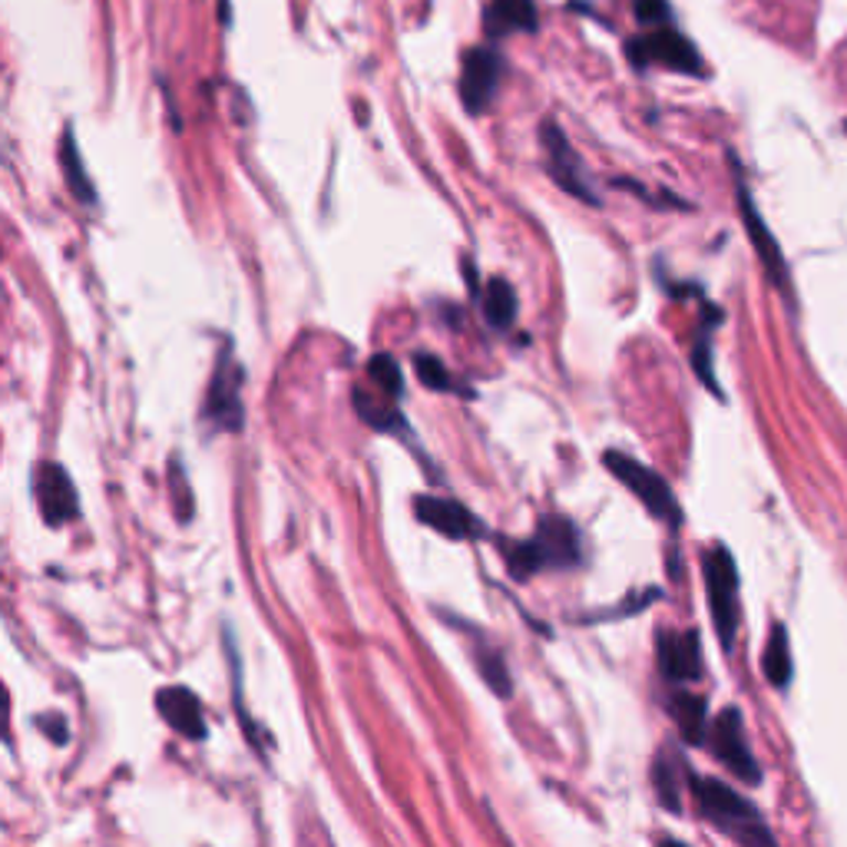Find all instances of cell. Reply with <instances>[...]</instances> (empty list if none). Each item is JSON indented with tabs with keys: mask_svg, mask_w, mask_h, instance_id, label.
I'll return each mask as SVG.
<instances>
[{
	"mask_svg": "<svg viewBox=\"0 0 847 847\" xmlns=\"http://www.w3.org/2000/svg\"><path fill=\"white\" fill-rule=\"evenodd\" d=\"M500 80H504V56L494 43H480V46L464 50L460 103L467 106L470 116H480L494 103V96L500 89Z\"/></svg>",
	"mask_w": 847,
	"mask_h": 847,
	"instance_id": "8992f818",
	"label": "cell"
},
{
	"mask_svg": "<svg viewBox=\"0 0 847 847\" xmlns=\"http://www.w3.org/2000/svg\"><path fill=\"white\" fill-rule=\"evenodd\" d=\"M739 209H742L745 232H749V239H752V245H755V255L762 258V265H765V272L772 275V282H775V285L788 295L792 282H788V268H785L782 245L775 242L772 229H769V225H765V219L759 215V205H755V199L749 195V189H745V182H742V179H739Z\"/></svg>",
	"mask_w": 847,
	"mask_h": 847,
	"instance_id": "9c48e42d",
	"label": "cell"
},
{
	"mask_svg": "<svg viewBox=\"0 0 847 847\" xmlns=\"http://www.w3.org/2000/svg\"><path fill=\"white\" fill-rule=\"evenodd\" d=\"M36 500H40V514L50 527H63L80 514V500H76V487L66 477V470L60 464H43L40 477H36Z\"/></svg>",
	"mask_w": 847,
	"mask_h": 847,
	"instance_id": "7c38bea8",
	"label": "cell"
},
{
	"mask_svg": "<svg viewBox=\"0 0 847 847\" xmlns=\"http://www.w3.org/2000/svg\"><path fill=\"white\" fill-rule=\"evenodd\" d=\"M692 364H696L699 381H702L712 394H722V388H719V381H716V374H712V345H709V335H702V338L696 341Z\"/></svg>",
	"mask_w": 847,
	"mask_h": 847,
	"instance_id": "d4e9b609",
	"label": "cell"
},
{
	"mask_svg": "<svg viewBox=\"0 0 847 847\" xmlns=\"http://www.w3.org/2000/svg\"><path fill=\"white\" fill-rule=\"evenodd\" d=\"M706 590H709V610H712V623L716 633L722 639L726 649H732L735 643V629H739V573H735V560L726 547H716L706 557Z\"/></svg>",
	"mask_w": 847,
	"mask_h": 847,
	"instance_id": "5b68a950",
	"label": "cell"
},
{
	"mask_svg": "<svg viewBox=\"0 0 847 847\" xmlns=\"http://www.w3.org/2000/svg\"><path fill=\"white\" fill-rule=\"evenodd\" d=\"M626 56L633 66H666V70H676V73H686V76H702L706 73V60L702 53L696 50V43L679 33L673 23H663V27H649V33H639L626 43Z\"/></svg>",
	"mask_w": 847,
	"mask_h": 847,
	"instance_id": "3957f363",
	"label": "cell"
},
{
	"mask_svg": "<svg viewBox=\"0 0 847 847\" xmlns=\"http://www.w3.org/2000/svg\"><path fill=\"white\" fill-rule=\"evenodd\" d=\"M540 142H543V152H547V172L557 179V186L590 205H600V195L590 189L586 182V169H583V159L576 156V149L570 146L567 133L553 123V119H543L540 123Z\"/></svg>",
	"mask_w": 847,
	"mask_h": 847,
	"instance_id": "52a82bcc",
	"label": "cell"
},
{
	"mask_svg": "<svg viewBox=\"0 0 847 847\" xmlns=\"http://www.w3.org/2000/svg\"><path fill=\"white\" fill-rule=\"evenodd\" d=\"M689 785H692V795H696L702 815L712 818L716 825H722L726 832H732L739 841H745V845H755V841L775 845L772 832L759 822V812H755L735 788H729V785L719 782V779H706V775H702V779L692 775Z\"/></svg>",
	"mask_w": 847,
	"mask_h": 847,
	"instance_id": "7a4b0ae2",
	"label": "cell"
},
{
	"mask_svg": "<svg viewBox=\"0 0 847 847\" xmlns=\"http://www.w3.org/2000/svg\"><path fill=\"white\" fill-rule=\"evenodd\" d=\"M477 669H480L484 682H487V686H490L500 699H507V696H510V673H507L504 656H500L497 649H484V653H477Z\"/></svg>",
	"mask_w": 847,
	"mask_h": 847,
	"instance_id": "603a6c76",
	"label": "cell"
},
{
	"mask_svg": "<svg viewBox=\"0 0 847 847\" xmlns=\"http://www.w3.org/2000/svg\"><path fill=\"white\" fill-rule=\"evenodd\" d=\"M239 388H242V364L232 358L229 348H222L219 354V368L209 388V417L225 427V431H239L242 427V401H239Z\"/></svg>",
	"mask_w": 847,
	"mask_h": 847,
	"instance_id": "30bf717a",
	"label": "cell"
},
{
	"mask_svg": "<svg viewBox=\"0 0 847 847\" xmlns=\"http://www.w3.org/2000/svg\"><path fill=\"white\" fill-rule=\"evenodd\" d=\"M633 13L643 27H663V23H673V7L669 0H636L633 3Z\"/></svg>",
	"mask_w": 847,
	"mask_h": 847,
	"instance_id": "484cf974",
	"label": "cell"
},
{
	"mask_svg": "<svg viewBox=\"0 0 847 847\" xmlns=\"http://www.w3.org/2000/svg\"><path fill=\"white\" fill-rule=\"evenodd\" d=\"M709 745H712L716 759H719L726 769H732L739 779H745V782H752V785L762 779L759 762L752 759V752H749V745H745L742 716H739L735 709H726V712L716 719L712 735H709Z\"/></svg>",
	"mask_w": 847,
	"mask_h": 847,
	"instance_id": "ba28073f",
	"label": "cell"
},
{
	"mask_svg": "<svg viewBox=\"0 0 847 847\" xmlns=\"http://www.w3.org/2000/svg\"><path fill=\"white\" fill-rule=\"evenodd\" d=\"M354 411L364 424L384 434H404V414L391 404V398H368L364 391H354Z\"/></svg>",
	"mask_w": 847,
	"mask_h": 847,
	"instance_id": "e0dca14e",
	"label": "cell"
},
{
	"mask_svg": "<svg viewBox=\"0 0 847 847\" xmlns=\"http://www.w3.org/2000/svg\"><path fill=\"white\" fill-rule=\"evenodd\" d=\"M673 712H676V726H679L682 739L689 745H702L706 742V699H699L692 692H676Z\"/></svg>",
	"mask_w": 847,
	"mask_h": 847,
	"instance_id": "ac0fdd59",
	"label": "cell"
},
{
	"mask_svg": "<svg viewBox=\"0 0 847 847\" xmlns=\"http://www.w3.org/2000/svg\"><path fill=\"white\" fill-rule=\"evenodd\" d=\"M580 563V537L567 517H543L530 540L510 547V576L530 580L540 570H570Z\"/></svg>",
	"mask_w": 847,
	"mask_h": 847,
	"instance_id": "6da1fadb",
	"label": "cell"
},
{
	"mask_svg": "<svg viewBox=\"0 0 847 847\" xmlns=\"http://www.w3.org/2000/svg\"><path fill=\"white\" fill-rule=\"evenodd\" d=\"M40 729H46V735H50V739L56 735V745H63V742H66V722H63L60 716H56L53 722H50V719H40Z\"/></svg>",
	"mask_w": 847,
	"mask_h": 847,
	"instance_id": "4316f807",
	"label": "cell"
},
{
	"mask_svg": "<svg viewBox=\"0 0 847 847\" xmlns=\"http://www.w3.org/2000/svg\"><path fill=\"white\" fill-rule=\"evenodd\" d=\"M484 315L494 328L507 331L517 318V295L507 278H490L484 292Z\"/></svg>",
	"mask_w": 847,
	"mask_h": 847,
	"instance_id": "d6986e66",
	"label": "cell"
},
{
	"mask_svg": "<svg viewBox=\"0 0 847 847\" xmlns=\"http://www.w3.org/2000/svg\"><path fill=\"white\" fill-rule=\"evenodd\" d=\"M63 169H66V179H70L73 195H76V199H83V202H96L93 182H89V176H86V169H83L80 149H76V142H73V136H70V133L63 136Z\"/></svg>",
	"mask_w": 847,
	"mask_h": 847,
	"instance_id": "ffe728a7",
	"label": "cell"
},
{
	"mask_svg": "<svg viewBox=\"0 0 847 847\" xmlns=\"http://www.w3.org/2000/svg\"><path fill=\"white\" fill-rule=\"evenodd\" d=\"M659 666L669 682H696L702 673L699 633H663L659 636Z\"/></svg>",
	"mask_w": 847,
	"mask_h": 847,
	"instance_id": "4fadbf2b",
	"label": "cell"
},
{
	"mask_svg": "<svg viewBox=\"0 0 847 847\" xmlns=\"http://www.w3.org/2000/svg\"><path fill=\"white\" fill-rule=\"evenodd\" d=\"M414 371H417V381L431 391H451L454 388L444 361L434 358V354H414Z\"/></svg>",
	"mask_w": 847,
	"mask_h": 847,
	"instance_id": "cb8c5ba5",
	"label": "cell"
},
{
	"mask_svg": "<svg viewBox=\"0 0 847 847\" xmlns=\"http://www.w3.org/2000/svg\"><path fill=\"white\" fill-rule=\"evenodd\" d=\"M540 13L533 0H490L484 10V33L490 43L510 36V33H537Z\"/></svg>",
	"mask_w": 847,
	"mask_h": 847,
	"instance_id": "5bb4252c",
	"label": "cell"
},
{
	"mask_svg": "<svg viewBox=\"0 0 847 847\" xmlns=\"http://www.w3.org/2000/svg\"><path fill=\"white\" fill-rule=\"evenodd\" d=\"M368 378L378 384V391L384 394V398H398L401 391H404V374H401V364L391 358V354H374L371 361H368Z\"/></svg>",
	"mask_w": 847,
	"mask_h": 847,
	"instance_id": "7402d4cb",
	"label": "cell"
},
{
	"mask_svg": "<svg viewBox=\"0 0 847 847\" xmlns=\"http://www.w3.org/2000/svg\"><path fill=\"white\" fill-rule=\"evenodd\" d=\"M762 666H765V676L775 689H788L792 682V639L785 633V626H775L772 636H769V646H765V656H762Z\"/></svg>",
	"mask_w": 847,
	"mask_h": 847,
	"instance_id": "2e32d148",
	"label": "cell"
},
{
	"mask_svg": "<svg viewBox=\"0 0 847 847\" xmlns=\"http://www.w3.org/2000/svg\"><path fill=\"white\" fill-rule=\"evenodd\" d=\"M603 464L610 467V474H613L626 490H633V494L639 497V504H643L656 520H663V523H669V527H676V523L682 520L679 504H676V494L669 490V484H666L656 470H649L646 464L633 460V457L623 454V451H610V454L603 457Z\"/></svg>",
	"mask_w": 847,
	"mask_h": 847,
	"instance_id": "277c9868",
	"label": "cell"
},
{
	"mask_svg": "<svg viewBox=\"0 0 847 847\" xmlns=\"http://www.w3.org/2000/svg\"><path fill=\"white\" fill-rule=\"evenodd\" d=\"M414 514L424 527H431V530H437L441 537H451V540H480V537H487L484 523L457 500L421 497L414 504Z\"/></svg>",
	"mask_w": 847,
	"mask_h": 847,
	"instance_id": "8fae6325",
	"label": "cell"
},
{
	"mask_svg": "<svg viewBox=\"0 0 847 847\" xmlns=\"http://www.w3.org/2000/svg\"><path fill=\"white\" fill-rule=\"evenodd\" d=\"M653 785H656V795L659 802L669 808V812H679L682 808V792H679V765L666 755L656 759V769H653Z\"/></svg>",
	"mask_w": 847,
	"mask_h": 847,
	"instance_id": "44dd1931",
	"label": "cell"
},
{
	"mask_svg": "<svg viewBox=\"0 0 847 847\" xmlns=\"http://www.w3.org/2000/svg\"><path fill=\"white\" fill-rule=\"evenodd\" d=\"M156 709L162 719L186 739H205V719L199 699L186 686H169L156 696Z\"/></svg>",
	"mask_w": 847,
	"mask_h": 847,
	"instance_id": "9a60e30c",
	"label": "cell"
}]
</instances>
